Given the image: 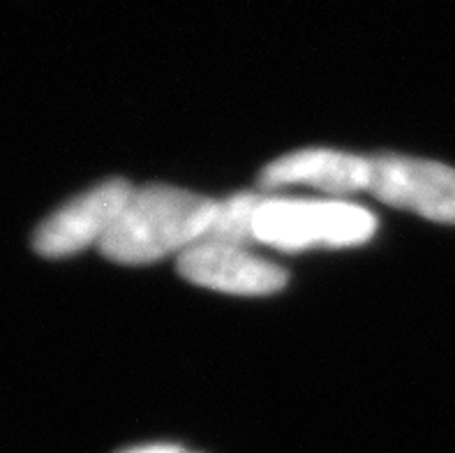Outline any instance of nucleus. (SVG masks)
Wrapping results in <instances>:
<instances>
[{
	"label": "nucleus",
	"instance_id": "nucleus-2",
	"mask_svg": "<svg viewBox=\"0 0 455 453\" xmlns=\"http://www.w3.org/2000/svg\"><path fill=\"white\" fill-rule=\"evenodd\" d=\"M377 231L368 208L340 199H294L264 195L254 213L257 243L277 250L363 246Z\"/></svg>",
	"mask_w": 455,
	"mask_h": 453
},
{
	"label": "nucleus",
	"instance_id": "nucleus-6",
	"mask_svg": "<svg viewBox=\"0 0 455 453\" xmlns=\"http://www.w3.org/2000/svg\"><path fill=\"white\" fill-rule=\"evenodd\" d=\"M310 185L331 195H352L370 190V160L331 149H306L287 153L266 165L259 174L261 190Z\"/></svg>",
	"mask_w": 455,
	"mask_h": 453
},
{
	"label": "nucleus",
	"instance_id": "nucleus-9",
	"mask_svg": "<svg viewBox=\"0 0 455 453\" xmlns=\"http://www.w3.org/2000/svg\"><path fill=\"white\" fill-rule=\"evenodd\" d=\"M183 453H195V451H183Z\"/></svg>",
	"mask_w": 455,
	"mask_h": 453
},
{
	"label": "nucleus",
	"instance_id": "nucleus-7",
	"mask_svg": "<svg viewBox=\"0 0 455 453\" xmlns=\"http://www.w3.org/2000/svg\"><path fill=\"white\" fill-rule=\"evenodd\" d=\"M261 199H264V195L238 192L229 199L218 201L213 222H211V227H208L202 239L241 247L257 243V239H254V213H257Z\"/></svg>",
	"mask_w": 455,
	"mask_h": 453
},
{
	"label": "nucleus",
	"instance_id": "nucleus-1",
	"mask_svg": "<svg viewBox=\"0 0 455 453\" xmlns=\"http://www.w3.org/2000/svg\"><path fill=\"white\" fill-rule=\"evenodd\" d=\"M218 201L172 185L132 190L116 222L100 241L109 262L127 266L153 264L183 253L208 231Z\"/></svg>",
	"mask_w": 455,
	"mask_h": 453
},
{
	"label": "nucleus",
	"instance_id": "nucleus-4",
	"mask_svg": "<svg viewBox=\"0 0 455 453\" xmlns=\"http://www.w3.org/2000/svg\"><path fill=\"white\" fill-rule=\"evenodd\" d=\"M132 190L123 178H111L68 201L37 227L33 236L35 253L60 259L81 253L88 246H100Z\"/></svg>",
	"mask_w": 455,
	"mask_h": 453
},
{
	"label": "nucleus",
	"instance_id": "nucleus-3",
	"mask_svg": "<svg viewBox=\"0 0 455 453\" xmlns=\"http://www.w3.org/2000/svg\"><path fill=\"white\" fill-rule=\"evenodd\" d=\"M370 160V192L388 206L455 224V169L439 162L377 155Z\"/></svg>",
	"mask_w": 455,
	"mask_h": 453
},
{
	"label": "nucleus",
	"instance_id": "nucleus-5",
	"mask_svg": "<svg viewBox=\"0 0 455 453\" xmlns=\"http://www.w3.org/2000/svg\"><path fill=\"white\" fill-rule=\"evenodd\" d=\"M179 273L199 287L241 296H266L287 285V271L248 247L199 239L179 255Z\"/></svg>",
	"mask_w": 455,
	"mask_h": 453
},
{
	"label": "nucleus",
	"instance_id": "nucleus-8",
	"mask_svg": "<svg viewBox=\"0 0 455 453\" xmlns=\"http://www.w3.org/2000/svg\"><path fill=\"white\" fill-rule=\"evenodd\" d=\"M185 449H180L179 444L169 442H153V444H141V447H130L123 449L118 453H183Z\"/></svg>",
	"mask_w": 455,
	"mask_h": 453
}]
</instances>
